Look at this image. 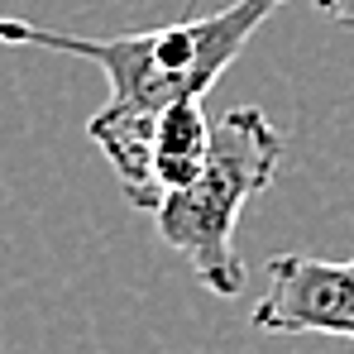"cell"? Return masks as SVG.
Instances as JSON below:
<instances>
[{"label": "cell", "instance_id": "obj_1", "mask_svg": "<svg viewBox=\"0 0 354 354\" xmlns=\"http://www.w3.org/2000/svg\"><path fill=\"white\" fill-rule=\"evenodd\" d=\"M278 5H288V0H230L211 15H192V19H173V24H153V29H129V34H101V39L0 15V44L53 48L67 58L96 62L111 82V106L168 111L177 101H201Z\"/></svg>", "mask_w": 354, "mask_h": 354}, {"label": "cell", "instance_id": "obj_2", "mask_svg": "<svg viewBox=\"0 0 354 354\" xmlns=\"http://www.w3.org/2000/svg\"><path fill=\"white\" fill-rule=\"evenodd\" d=\"M283 149H288L283 129L263 111L235 106L211 129L206 168L153 211L158 239L192 263V273L201 278L206 292L235 297L244 288V259L235 254V225L244 206L273 187Z\"/></svg>", "mask_w": 354, "mask_h": 354}, {"label": "cell", "instance_id": "obj_3", "mask_svg": "<svg viewBox=\"0 0 354 354\" xmlns=\"http://www.w3.org/2000/svg\"><path fill=\"white\" fill-rule=\"evenodd\" d=\"M263 335H340L354 340V259L330 263L311 254L268 259V292L249 311Z\"/></svg>", "mask_w": 354, "mask_h": 354}, {"label": "cell", "instance_id": "obj_4", "mask_svg": "<svg viewBox=\"0 0 354 354\" xmlns=\"http://www.w3.org/2000/svg\"><path fill=\"white\" fill-rule=\"evenodd\" d=\"M211 129H216V120L201 111V101H177L168 111H158L153 134H149L144 177H139V187L129 192V201H134L139 211H158L173 192H182L192 177L206 168Z\"/></svg>", "mask_w": 354, "mask_h": 354}, {"label": "cell", "instance_id": "obj_5", "mask_svg": "<svg viewBox=\"0 0 354 354\" xmlns=\"http://www.w3.org/2000/svg\"><path fill=\"white\" fill-rule=\"evenodd\" d=\"M316 10H321L326 19H335V24L354 29V0H316Z\"/></svg>", "mask_w": 354, "mask_h": 354}]
</instances>
